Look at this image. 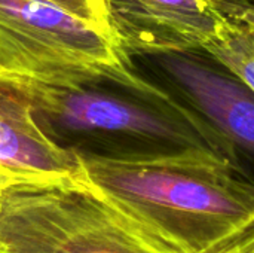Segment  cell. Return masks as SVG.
<instances>
[{"instance_id": "8992f818", "label": "cell", "mask_w": 254, "mask_h": 253, "mask_svg": "<svg viewBox=\"0 0 254 253\" xmlns=\"http://www.w3.org/2000/svg\"><path fill=\"white\" fill-rule=\"evenodd\" d=\"M115 39L137 55L208 49L232 24L235 0H104Z\"/></svg>"}, {"instance_id": "3957f363", "label": "cell", "mask_w": 254, "mask_h": 253, "mask_svg": "<svg viewBox=\"0 0 254 253\" xmlns=\"http://www.w3.org/2000/svg\"><path fill=\"white\" fill-rule=\"evenodd\" d=\"M0 253H179L83 177L24 179L0 204Z\"/></svg>"}, {"instance_id": "9c48e42d", "label": "cell", "mask_w": 254, "mask_h": 253, "mask_svg": "<svg viewBox=\"0 0 254 253\" xmlns=\"http://www.w3.org/2000/svg\"><path fill=\"white\" fill-rule=\"evenodd\" d=\"M113 36L104 0H46ZM115 37V36H113Z\"/></svg>"}, {"instance_id": "5b68a950", "label": "cell", "mask_w": 254, "mask_h": 253, "mask_svg": "<svg viewBox=\"0 0 254 253\" xmlns=\"http://www.w3.org/2000/svg\"><path fill=\"white\" fill-rule=\"evenodd\" d=\"M131 66L216 128L247 171L254 167V91L232 69L205 49L137 55Z\"/></svg>"}, {"instance_id": "7c38bea8", "label": "cell", "mask_w": 254, "mask_h": 253, "mask_svg": "<svg viewBox=\"0 0 254 253\" xmlns=\"http://www.w3.org/2000/svg\"><path fill=\"white\" fill-rule=\"evenodd\" d=\"M247 9H249V13H250V16H252V19H253L254 22V4L247 3Z\"/></svg>"}, {"instance_id": "ba28073f", "label": "cell", "mask_w": 254, "mask_h": 253, "mask_svg": "<svg viewBox=\"0 0 254 253\" xmlns=\"http://www.w3.org/2000/svg\"><path fill=\"white\" fill-rule=\"evenodd\" d=\"M205 51L232 69L254 91V22L247 1L235 0L229 30Z\"/></svg>"}, {"instance_id": "6da1fadb", "label": "cell", "mask_w": 254, "mask_h": 253, "mask_svg": "<svg viewBox=\"0 0 254 253\" xmlns=\"http://www.w3.org/2000/svg\"><path fill=\"white\" fill-rule=\"evenodd\" d=\"M0 79L28 100L57 143L76 154L116 160L208 154L247 171L216 128L132 66L76 84Z\"/></svg>"}, {"instance_id": "30bf717a", "label": "cell", "mask_w": 254, "mask_h": 253, "mask_svg": "<svg viewBox=\"0 0 254 253\" xmlns=\"http://www.w3.org/2000/svg\"><path fill=\"white\" fill-rule=\"evenodd\" d=\"M214 253H254V225Z\"/></svg>"}, {"instance_id": "277c9868", "label": "cell", "mask_w": 254, "mask_h": 253, "mask_svg": "<svg viewBox=\"0 0 254 253\" xmlns=\"http://www.w3.org/2000/svg\"><path fill=\"white\" fill-rule=\"evenodd\" d=\"M131 66L118 40L46 0H0V75L76 84Z\"/></svg>"}, {"instance_id": "8fae6325", "label": "cell", "mask_w": 254, "mask_h": 253, "mask_svg": "<svg viewBox=\"0 0 254 253\" xmlns=\"http://www.w3.org/2000/svg\"><path fill=\"white\" fill-rule=\"evenodd\" d=\"M18 180H24V177L15 174V173H10L7 171L6 169L0 167V204H1V198H3V194L6 191V188Z\"/></svg>"}, {"instance_id": "4fadbf2b", "label": "cell", "mask_w": 254, "mask_h": 253, "mask_svg": "<svg viewBox=\"0 0 254 253\" xmlns=\"http://www.w3.org/2000/svg\"><path fill=\"white\" fill-rule=\"evenodd\" d=\"M241 1H247V3H252V4H254V0H241Z\"/></svg>"}, {"instance_id": "52a82bcc", "label": "cell", "mask_w": 254, "mask_h": 253, "mask_svg": "<svg viewBox=\"0 0 254 253\" xmlns=\"http://www.w3.org/2000/svg\"><path fill=\"white\" fill-rule=\"evenodd\" d=\"M0 167L24 179L82 177L79 155L57 143L25 97L0 79Z\"/></svg>"}, {"instance_id": "7a4b0ae2", "label": "cell", "mask_w": 254, "mask_h": 253, "mask_svg": "<svg viewBox=\"0 0 254 253\" xmlns=\"http://www.w3.org/2000/svg\"><path fill=\"white\" fill-rule=\"evenodd\" d=\"M77 155L92 188L179 253H214L254 225V177L219 157Z\"/></svg>"}]
</instances>
